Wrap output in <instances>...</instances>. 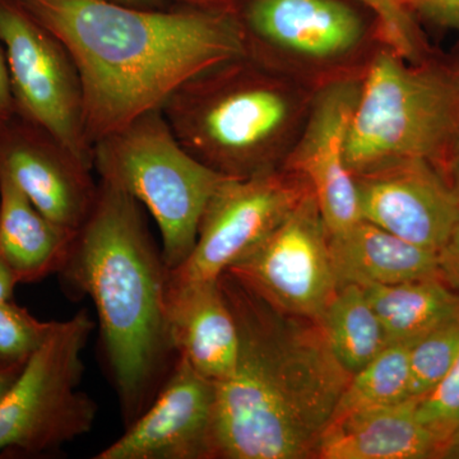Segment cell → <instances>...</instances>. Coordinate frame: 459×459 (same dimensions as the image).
Masks as SVG:
<instances>
[{
  "label": "cell",
  "instance_id": "obj_1",
  "mask_svg": "<svg viewBox=\"0 0 459 459\" xmlns=\"http://www.w3.org/2000/svg\"><path fill=\"white\" fill-rule=\"evenodd\" d=\"M74 57L95 144L142 114L161 108L178 87L247 53L238 11L140 8L117 0H16Z\"/></svg>",
  "mask_w": 459,
  "mask_h": 459
},
{
  "label": "cell",
  "instance_id": "obj_2",
  "mask_svg": "<svg viewBox=\"0 0 459 459\" xmlns=\"http://www.w3.org/2000/svg\"><path fill=\"white\" fill-rule=\"evenodd\" d=\"M220 283L238 352L230 376L214 382L213 458H316L351 374L318 322L277 309L226 272Z\"/></svg>",
  "mask_w": 459,
  "mask_h": 459
},
{
  "label": "cell",
  "instance_id": "obj_3",
  "mask_svg": "<svg viewBox=\"0 0 459 459\" xmlns=\"http://www.w3.org/2000/svg\"><path fill=\"white\" fill-rule=\"evenodd\" d=\"M62 273L92 299L126 427L150 406L172 369L166 270L142 204L108 181L78 231Z\"/></svg>",
  "mask_w": 459,
  "mask_h": 459
},
{
  "label": "cell",
  "instance_id": "obj_4",
  "mask_svg": "<svg viewBox=\"0 0 459 459\" xmlns=\"http://www.w3.org/2000/svg\"><path fill=\"white\" fill-rule=\"evenodd\" d=\"M319 83L247 51L190 78L161 111L190 155L244 179L282 168Z\"/></svg>",
  "mask_w": 459,
  "mask_h": 459
},
{
  "label": "cell",
  "instance_id": "obj_5",
  "mask_svg": "<svg viewBox=\"0 0 459 459\" xmlns=\"http://www.w3.org/2000/svg\"><path fill=\"white\" fill-rule=\"evenodd\" d=\"M458 141L459 65L431 56L409 62L380 45L365 66L350 126L347 164L353 177L422 160L449 179Z\"/></svg>",
  "mask_w": 459,
  "mask_h": 459
},
{
  "label": "cell",
  "instance_id": "obj_6",
  "mask_svg": "<svg viewBox=\"0 0 459 459\" xmlns=\"http://www.w3.org/2000/svg\"><path fill=\"white\" fill-rule=\"evenodd\" d=\"M93 169L155 219L168 271L179 267L192 253L205 205L225 179L181 146L161 108L142 114L96 142Z\"/></svg>",
  "mask_w": 459,
  "mask_h": 459
},
{
  "label": "cell",
  "instance_id": "obj_7",
  "mask_svg": "<svg viewBox=\"0 0 459 459\" xmlns=\"http://www.w3.org/2000/svg\"><path fill=\"white\" fill-rule=\"evenodd\" d=\"M93 328L86 310L53 323L0 401V453L42 455L92 429L98 406L81 383L82 353Z\"/></svg>",
  "mask_w": 459,
  "mask_h": 459
},
{
  "label": "cell",
  "instance_id": "obj_8",
  "mask_svg": "<svg viewBox=\"0 0 459 459\" xmlns=\"http://www.w3.org/2000/svg\"><path fill=\"white\" fill-rule=\"evenodd\" d=\"M238 14L249 53L316 82L371 57L367 21L343 0H243Z\"/></svg>",
  "mask_w": 459,
  "mask_h": 459
},
{
  "label": "cell",
  "instance_id": "obj_9",
  "mask_svg": "<svg viewBox=\"0 0 459 459\" xmlns=\"http://www.w3.org/2000/svg\"><path fill=\"white\" fill-rule=\"evenodd\" d=\"M0 44L7 57L16 114L49 132L93 169L82 83L65 45L16 0H0Z\"/></svg>",
  "mask_w": 459,
  "mask_h": 459
},
{
  "label": "cell",
  "instance_id": "obj_10",
  "mask_svg": "<svg viewBox=\"0 0 459 459\" xmlns=\"http://www.w3.org/2000/svg\"><path fill=\"white\" fill-rule=\"evenodd\" d=\"M309 184L285 168L244 179L225 178L205 205L186 261L168 271L166 286L217 281L292 212Z\"/></svg>",
  "mask_w": 459,
  "mask_h": 459
},
{
  "label": "cell",
  "instance_id": "obj_11",
  "mask_svg": "<svg viewBox=\"0 0 459 459\" xmlns=\"http://www.w3.org/2000/svg\"><path fill=\"white\" fill-rule=\"evenodd\" d=\"M328 237L309 188L279 228L226 273L277 309L318 322L337 290Z\"/></svg>",
  "mask_w": 459,
  "mask_h": 459
},
{
  "label": "cell",
  "instance_id": "obj_12",
  "mask_svg": "<svg viewBox=\"0 0 459 459\" xmlns=\"http://www.w3.org/2000/svg\"><path fill=\"white\" fill-rule=\"evenodd\" d=\"M365 68L323 81L282 168L312 188L328 234L360 221L355 178L347 164L350 126L360 96Z\"/></svg>",
  "mask_w": 459,
  "mask_h": 459
},
{
  "label": "cell",
  "instance_id": "obj_13",
  "mask_svg": "<svg viewBox=\"0 0 459 459\" xmlns=\"http://www.w3.org/2000/svg\"><path fill=\"white\" fill-rule=\"evenodd\" d=\"M65 144L20 115L0 126V175L59 228L77 234L89 219L98 184Z\"/></svg>",
  "mask_w": 459,
  "mask_h": 459
},
{
  "label": "cell",
  "instance_id": "obj_14",
  "mask_svg": "<svg viewBox=\"0 0 459 459\" xmlns=\"http://www.w3.org/2000/svg\"><path fill=\"white\" fill-rule=\"evenodd\" d=\"M353 178L361 220L440 253L459 217V195L443 171L411 160Z\"/></svg>",
  "mask_w": 459,
  "mask_h": 459
},
{
  "label": "cell",
  "instance_id": "obj_15",
  "mask_svg": "<svg viewBox=\"0 0 459 459\" xmlns=\"http://www.w3.org/2000/svg\"><path fill=\"white\" fill-rule=\"evenodd\" d=\"M214 402V382L178 358L150 406L95 458H213Z\"/></svg>",
  "mask_w": 459,
  "mask_h": 459
},
{
  "label": "cell",
  "instance_id": "obj_16",
  "mask_svg": "<svg viewBox=\"0 0 459 459\" xmlns=\"http://www.w3.org/2000/svg\"><path fill=\"white\" fill-rule=\"evenodd\" d=\"M165 301L178 358L212 382L229 377L238 359V331L220 280L166 286Z\"/></svg>",
  "mask_w": 459,
  "mask_h": 459
},
{
  "label": "cell",
  "instance_id": "obj_17",
  "mask_svg": "<svg viewBox=\"0 0 459 459\" xmlns=\"http://www.w3.org/2000/svg\"><path fill=\"white\" fill-rule=\"evenodd\" d=\"M418 401L374 407L333 420L316 451L318 459L440 458L433 433L416 412Z\"/></svg>",
  "mask_w": 459,
  "mask_h": 459
},
{
  "label": "cell",
  "instance_id": "obj_18",
  "mask_svg": "<svg viewBox=\"0 0 459 459\" xmlns=\"http://www.w3.org/2000/svg\"><path fill=\"white\" fill-rule=\"evenodd\" d=\"M328 246L337 287L394 285L443 277L439 253L409 243L365 220L329 234Z\"/></svg>",
  "mask_w": 459,
  "mask_h": 459
},
{
  "label": "cell",
  "instance_id": "obj_19",
  "mask_svg": "<svg viewBox=\"0 0 459 459\" xmlns=\"http://www.w3.org/2000/svg\"><path fill=\"white\" fill-rule=\"evenodd\" d=\"M77 234L49 221L13 181L0 175V256L18 283L62 272Z\"/></svg>",
  "mask_w": 459,
  "mask_h": 459
},
{
  "label": "cell",
  "instance_id": "obj_20",
  "mask_svg": "<svg viewBox=\"0 0 459 459\" xmlns=\"http://www.w3.org/2000/svg\"><path fill=\"white\" fill-rule=\"evenodd\" d=\"M362 289L382 323L388 343L412 342L459 316V292L443 277Z\"/></svg>",
  "mask_w": 459,
  "mask_h": 459
},
{
  "label": "cell",
  "instance_id": "obj_21",
  "mask_svg": "<svg viewBox=\"0 0 459 459\" xmlns=\"http://www.w3.org/2000/svg\"><path fill=\"white\" fill-rule=\"evenodd\" d=\"M318 325L332 352L351 376L389 344L361 286H338Z\"/></svg>",
  "mask_w": 459,
  "mask_h": 459
},
{
  "label": "cell",
  "instance_id": "obj_22",
  "mask_svg": "<svg viewBox=\"0 0 459 459\" xmlns=\"http://www.w3.org/2000/svg\"><path fill=\"white\" fill-rule=\"evenodd\" d=\"M413 342L389 343L369 364L352 374L332 421L358 411L410 400V352Z\"/></svg>",
  "mask_w": 459,
  "mask_h": 459
},
{
  "label": "cell",
  "instance_id": "obj_23",
  "mask_svg": "<svg viewBox=\"0 0 459 459\" xmlns=\"http://www.w3.org/2000/svg\"><path fill=\"white\" fill-rule=\"evenodd\" d=\"M459 358V316L416 340L410 352V400L419 401L439 385Z\"/></svg>",
  "mask_w": 459,
  "mask_h": 459
},
{
  "label": "cell",
  "instance_id": "obj_24",
  "mask_svg": "<svg viewBox=\"0 0 459 459\" xmlns=\"http://www.w3.org/2000/svg\"><path fill=\"white\" fill-rule=\"evenodd\" d=\"M416 412L437 439L440 458H459V358L442 382L418 401Z\"/></svg>",
  "mask_w": 459,
  "mask_h": 459
},
{
  "label": "cell",
  "instance_id": "obj_25",
  "mask_svg": "<svg viewBox=\"0 0 459 459\" xmlns=\"http://www.w3.org/2000/svg\"><path fill=\"white\" fill-rule=\"evenodd\" d=\"M376 17L377 39L409 62L430 56L424 35L404 0H359Z\"/></svg>",
  "mask_w": 459,
  "mask_h": 459
},
{
  "label": "cell",
  "instance_id": "obj_26",
  "mask_svg": "<svg viewBox=\"0 0 459 459\" xmlns=\"http://www.w3.org/2000/svg\"><path fill=\"white\" fill-rule=\"evenodd\" d=\"M42 322L12 300L0 304V368L25 365L49 334Z\"/></svg>",
  "mask_w": 459,
  "mask_h": 459
},
{
  "label": "cell",
  "instance_id": "obj_27",
  "mask_svg": "<svg viewBox=\"0 0 459 459\" xmlns=\"http://www.w3.org/2000/svg\"><path fill=\"white\" fill-rule=\"evenodd\" d=\"M413 16L459 32V0H404Z\"/></svg>",
  "mask_w": 459,
  "mask_h": 459
},
{
  "label": "cell",
  "instance_id": "obj_28",
  "mask_svg": "<svg viewBox=\"0 0 459 459\" xmlns=\"http://www.w3.org/2000/svg\"><path fill=\"white\" fill-rule=\"evenodd\" d=\"M443 279L459 292V217L451 237L439 253Z\"/></svg>",
  "mask_w": 459,
  "mask_h": 459
},
{
  "label": "cell",
  "instance_id": "obj_29",
  "mask_svg": "<svg viewBox=\"0 0 459 459\" xmlns=\"http://www.w3.org/2000/svg\"><path fill=\"white\" fill-rule=\"evenodd\" d=\"M14 115H16V104L12 92L7 57H5L3 45L0 44V126L7 123Z\"/></svg>",
  "mask_w": 459,
  "mask_h": 459
},
{
  "label": "cell",
  "instance_id": "obj_30",
  "mask_svg": "<svg viewBox=\"0 0 459 459\" xmlns=\"http://www.w3.org/2000/svg\"><path fill=\"white\" fill-rule=\"evenodd\" d=\"M16 285H18L16 274L9 267L8 263L0 256V304L12 300Z\"/></svg>",
  "mask_w": 459,
  "mask_h": 459
},
{
  "label": "cell",
  "instance_id": "obj_31",
  "mask_svg": "<svg viewBox=\"0 0 459 459\" xmlns=\"http://www.w3.org/2000/svg\"><path fill=\"white\" fill-rule=\"evenodd\" d=\"M177 2L183 3L186 7L238 11V5L243 0H177Z\"/></svg>",
  "mask_w": 459,
  "mask_h": 459
},
{
  "label": "cell",
  "instance_id": "obj_32",
  "mask_svg": "<svg viewBox=\"0 0 459 459\" xmlns=\"http://www.w3.org/2000/svg\"><path fill=\"white\" fill-rule=\"evenodd\" d=\"M25 365H21V367L0 368V401L3 400V397L7 394L11 386L16 382L18 376H20Z\"/></svg>",
  "mask_w": 459,
  "mask_h": 459
},
{
  "label": "cell",
  "instance_id": "obj_33",
  "mask_svg": "<svg viewBox=\"0 0 459 459\" xmlns=\"http://www.w3.org/2000/svg\"><path fill=\"white\" fill-rule=\"evenodd\" d=\"M449 180H451L453 188L457 190L459 195V141L455 147V155H453L451 166H449Z\"/></svg>",
  "mask_w": 459,
  "mask_h": 459
},
{
  "label": "cell",
  "instance_id": "obj_34",
  "mask_svg": "<svg viewBox=\"0 0 459 459\" xmlns=\"http://www.w3.org/2000/svg\"><path fill=\"white\" fill-rule=\"evenodd\" d=\"M123 4L133 5V7L140 8H155L159 7L161 0H117Z\"/></svg>",
  "mask_w": 459,
  "mask_h": 459
}]
</instances>
